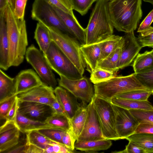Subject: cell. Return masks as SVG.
Here are the masks:
<instances>
[{
  "instance_id": "cell-19",
  "label": "cell",
  "mask_w": 153,
  "mask_h": 153,
  "mask_svg": "<svg viewBox=\"0 0 153 153\" xmlns=\"http://www.w3.org/2000/svg\"><path fill=\"white\" fill-rule=\"evenodd\" d=\"M53 6L58 15L66 26L74 34L81 45H85L86 33L85 29L81 26L74 15H72L66 13Z\"/></svg>"
},
{
  "instance_id": "cell-14",
  "label": "cell",
  "mask_w": 153,
  "mask_h": 153,
  "mask_svg": "<svg viewBox=\"0 0 153 153\" xmlns=\"http://www.w3.org/2000/svg\"><path fill=\"white\" fill-rule=\"evenodd\" d=\"M20 131L15 121L6 120L0 128V153H7L18 145Z\"/></svg>"
},
{
  "instance_id": "cell-32",
  "label": "cell",
  "mask_w": 153,
  "mask_h": 153,
  "mask_svg": "<svg viewBox=\"0 0 153 153\" xmlns=\"http://www.w3.org/2000/svg\"><path fill=\"white\" fill-rule=\"evenodd\" d=\"M45 122L55 128L65 130L70 135L71 134V120L66 115L55 112L48 117Z\"/></svg>"
},
{
  "instance_id": "cell-34",
  "label": "cell",
  "mask_w": 153,
  "mask_h": 153,
  "mask_svg": "<svg viewBox=\"0 0 153 153\" xmlns=\"http://www.w3.org/2000/svg\"><path fill=\"white\" fill-rule=\"evenodd\" d=\"M116 76V74L97 68L91 73L90 79L94 84L108 80Z\"/></svg>"
},
{
  "instance_id": "cell-37",
  "label": "cell",
  "mask_w": 153,
  "mask_h": 153,
  "mask_svg": "<svg viewBox=\"0 0 153 153\" xmlns=\"http://www.w3.org/2000/svg\"><path fill=\"white\" fill-rule=\"evenodd\" d=\"M135 75L140 83L153 94V69L135 74Z\"/></svg>"
},
{
  "instance_id": "cell-13",
  "label": "cell",
  "mask_w": 153,
  "mask_h": 153,
  "mask_svg": "<svg viewBox=\"0 0 153 153\" xmlns=\"http://www.w3.org/2000/svg\"><path fill=\"white\" fill-rule=\"evenodd\" d=\"M18 111L29 118L44 122L48 117L55 112L49 105L35 102L21 101H19Z\"/></svg>"
},
{
  "instance_id": "cell-30",
  "label": "cell",
  "mask_w": 153,
  "mask_h": 153,
  "mask_svg": "<svg viewBox=\"0 0 153 153\" xmlns=\"http://www.w3.org/2000/svg\"><path fill=\"white\" fill-rule=\"evenodd\" d=\"M126 139L137 145L145 153H153V134L134 133Z\"/></svg>"
},
{
  "instance_id": "cell-2",
  "label": "cell",
  "mask_w": 153,
  "mask_h": 153,
  "mask_svg": "<svg viewBox=\"0 0 153 153\" xmlns=\"http://www.w3.org/2000/svg\"><path fill=\"white\" fill-rule=\"evenodd\" d=\"M142 0H113L109 2L113 26L117 31L127 33L135 30L143 15Z\"/></svg>"
},
{
  "instance_id": "cell-15",
  "label": "cell",
  "mask_w": 153,
  "mask_h": 153,
  "mask_svg": "<svg viewBox=\"0 0 153 153\" xmlns=\"http://www.w3.org/2000/svg\"><path fill=\"white\" fill-rule=\"evenodd\" d=\"M121 48L120 69L129 66L134 61L142 48L134 34V30L126 33Z\"/></svg>"
},
{
  "instance_id": "cell-22",
  "label": "cell",
  "mask_w": 153,
  "mask_h": 153,
  "mask_svg": "<svg viewBox=\"0 0 153 153\" xmlns=\"http://www.w3.org/2000/svg\"><path fill=\"white\" fill-rule=\"evenodd\" d=\"M14 121L21 132L27 133L33 130L55 128L44 122L34 120L29 118L20 114L18 111Z\"/></svg>"
},
{
  "instance_id": "cell-44",
  "label": "cell",
  "mask_w": 153,
  "mask_h": 153,
  "mask_svg": "<svg viewBox=\"0 0 153 153\" xmlns=\"http://www.w3.org/2000/svg\"><path fill=\"white\" fill-rule=\"evenodd\" d=\"M112 153H145L137 145L133 142L129 141L128 144L126 146L125 149L121 151L112 152Z\"/></svg>"
},
{
  "instance_id": "cell-49",
  "label": "cell",
  "mask_w": 153,
  "mask_h": 153,
  "mask_svg": "<svg viewBox=\"0 0 153 153\" xmlns=\"http://www.w3.org/2000/svg\"><path fill=\"white\" fill-rule=\"evenodd\" d=\"M50 106L53 109L55 112L65 115L68 117L66 113L56 98V100L51 104Z\"/></svg>"
},
{
  "instance_id": "cell-25",
  "label": "cell",
  "mask_w": 153,
  "mask_h": 153,
  "mask_svg": "<svg viewBox=\"0 0 153 153\" xmlns=\"http://www.w3.org/2000/svg\"><path fill=\"white\" fill-rule=\"evenodd\" d=\"M15 79L0 70V102L15 95Z\"/></svg>"
},
{
  "instance_id": "cell-23",
  "label": "cell",
  "mask_w": 153,
  "mask_h": 153,
  "mask_svg": "<svg viewBox=\"0 0 153 153\" xmlns=\"http://www.w3.org/2000/svg\"><path fill=\"white\" fill-rule=\"evenodd\" d=\"M110 140H102L88 141H76L74 143L75 149L87 153H96L97 151L105 150L109 149L112 146Z\"/></svg>"
},
{
  "instance_id": "cell-24",
  "label": "cell",
  "mask_w": 153,
  "mask_h": 153,
  "mask_svg": "<svg viewBox=\"0 0 153 153\" xmlns=\"http://www.w3.org/2000/svg\"><path fill=\"white\" fill-rule=\"evenodd\" d=\"M87 114V106L84 103L71 120L70 136L75 142L81 133L85 125Z\"/></svg>"
},
{
  "instance_id": "cell-6",
  "label": "cell",
  "mask_w": 153,
  "mask_h": 153,
  "mask_svg": "<svg viewBox=\"0 0 153 153\" xmlns=\"http://www.w3.org/2000/svg\"><path fill=\"white\" fill-rule=\"evenodd\" d=\"M43 54L51 69L59 76L73 80L83 77L74 65L53 41Z\"/></svg>"
},
{
  "instance_id": "cell-42",
  "label": "cell",
  "mask_w": 153,
  "mask_h": 153,
  "mask_svg": "<svg viewBox=\"0 0 153 153\" xmlns=\"http://www.w3.org/2000/svg\"><path fill=\"white\" fill-rule=\"evenodd\" d=\"M16 96H13L0 102V118L1 120H6L7 115L13 103Z\"/></svg>"
},
{
  "instance_id": "cell-43",
  "label": "cell",
  "mask_w": 153,
  "mask_h": 153,
  "mask_svg": "<svg viewBox=\"0 0 153 153\" xmlns=\"http://www.w3.org/2000/svg\"><path fill=\"white\" fill-rule=\"evenodd\" d=\"M27 0H16L13 12L16 17L20 20H24L25 9Z\"/></svg>"
},
{
  "instance_id": "cell-55",
  "label": "cell",
  "mask_w": 153,
  "mask_h": 153,
  "mask_svg": "<svg viewBox=\"0 0 153 153\" xmlns=\"http://www.w3.org/2000/svg\"><path fill=\"white\" fill-rule=\"evenodd\" d=\"M107 0L108 1H113V0Z\"/></svg>"
},
{
  "instance_id": "cell-47",
  "label": "cell",
  "mask_w": 153,
  "mask_h": 153,
  "mask_svg": "<svg viewBox=\"0 0 153 153\" xmlns=\"http://www.w3.org/2000/svg\"><path fill=\"white\" fill-rule=\"evenodd\" d=\"M19 101L18 98L16 96L13 103L7 115L6 120L14 121L18 110Z\"/></svg>"
},
{
  "instance_id": "cell-28",
  "label": "cell",
  "mask_w": 153,
  "mask_h": 153,
  "mask_svg": "<svg viewBox=\"0 0 153 153\" xmlns=\"http://www.w3.org/2000/svg\"><path fill=\"white\" fill-rule=\"evenodd\" d=\"M121 48H117L105 59L98 63L97 68L116 74L120 69Z\"/></svg>"
},
{
  "instance_id": "cell-35",
  "label": "cell",
  "mask_w": 153,
  "mask_h": 153,
  "mask_svg": "<svg viewBox=\"0 0 153 153\" xmlns=\"http://www.w3.org/2000/svg\"><path fill=\"white\" fill-rule=\"evenodd\" d=\"M38 130L51 141L63 145L62 138L64 134L66 132L65 130L58 128H44Z\"/></svg>"
},
{
  "instance_id": "cell-29",
  "label": "cell",
  "mask_w": 153,
  "mask_h": 153,
  "mask_svg": "<svg viewBox=\"0 0 153 153\" xmlns=\"http://www.w3.org/2000/svg\"><path fill=\"white\" fill-rule=\"evenodd\" d=\"M123 41V36L113 34L100 42L101 53L98 63L105 59L117 48L122 47Z\"/></svg>"
},
{
  "instance_id": "cell-41",
  "label": "cell",
  "mask_w": 153,
  "mask_h": 153,
  "mask_svg": "<svg viewBox=\"0 0 153 153\" xmlns=\"http://www.w3.org/2000/svg\"><path fill=\"white\" fill-rule=\"evenodd\" d=\"M53 5L63 11L74 15L71 0H48Z\"/></svg>"
},
{
  "instance_id": "cell-17",
  "label": "cell",
  "mask_w": 153,
  "mask_h": 153,
  "mask_svg": "<svg viewBox=\"0 0 153 153\" xmlns=\"http://www.w3.org/2000/svg\"><path fill=\"white\" fill-rule=\"evenodd\" d=\"M15 79L16 96L39 86L44 83L37 73L31 69L21 71Z\"/></svg>"
},
{
  "instance_id": "cell-52",
  "label": "cell",
  "mask_w": 153,
  "mask_h": 153,
  "mask_svg": "<svg viewBox=\"0 0 153 153\" xmlns=\"http://www.w3.org/2000/svg\"><path fill=\"white\" fill-rule=\"evenodd\" d=\"M8 3L9 5L11 7L12 9V10L13 11L15 7V3L16 0H8Z\"/></svg>"
},
{
  "instance_id": "cell-18",
  "label": "cell",
  "mask_w": 153,
  "mask_h": 153,
  "mask_svg": "<svg viewBox=\"0 0 153 153\" xmlns=\"http://www.w3.org/2000/svg\"><path fill=\"white\" fill-rule=\"evenodd\" d=\"M54 91L56 99L71 120L82 105L78 102L77 98L59 86H57Z\"/></svg>"
},
{
  "instance_id": "cell-1",
  "label": "cell",
  "mask_w": 153,
  "mask_h": 153,
  "mask_svg": "<svg viewBox=\"0 0 153 153\" xmlns=\"http://www.w3.org/2000/svg\"><path fill=\"white\" fill-rule=\"evenodd\" d=\"M9 45L10 67L18 66L22 63L28 45L25 21L15 16L8 4L4 12Z\"/></svg>"
},
{
  "instance_id": "cell-54",
  "label": "cell",
  "mask_w": 153,
  "mask_h": 153,
  "mask_svg": "<svg viewBox=\"0 0 153 153\" xmlns=\"http://www.w3.org/2000/svg\"><path fill=\"white\" fill-rule=\"evenodd\" d=\"M151 53V54L153 56V49H152V50H151L150 51Z\"/></svg>"
},
{
  "instance_id": "cell-16",
  "label": "cell",
  "mask_w": 153,
  "mask_h": 153,
  "mask_svg": "<svg viewBox=\"0 0 153 153\" xmlns=\"http://www.w3.org/2000/svg\"><path fill=\"white\" fill-rule=\"evenodd\" d=\"M54 89L44 83L42 85L17 95L19 101L35 102L50 106L56 100Z\"/></svg>"
},
{
  "instance_id": "cell-26",
  "label": "cell",
  "mask_w": 153,
  "mask_h": 153,
  "mask_svg": "<svg viewBox=\"0 0 153 153\" xmlns=\"http://www.w3.org/2000/svg\"><path fill=\"white\" fill-rule=\"evenodd\" d=\"M113 105L128 109L148 110L153 108V106L148 100L139 101L126 99L115 97L111 100Z\"/></svg>"
},
{
  "instance_id": "cell-27",
  "label": "cell",
  "mask_w": 153,
  "mask_h": 153,
  "mask_svg": "<svg viewBox=\"0 0 153 153\" xmlns=\"http://www.w3.org/2000/svg\"><path fill=\"white\" fill-rule=\"evenodd\" d=\"M34 39L40 50L45 54L52 41L48 28L41 23L38 22L34 32Z\"/></svg>"
},
{
  "instance_id": "cell-4",
  "label": "cell",
  "mask_w": 153,
  "mask_h": 153,
  "mask_svg": "<svg viewBox=\"0 0 153 153\" xmlns=\"http://www.w3.org/2000/svg\"><path fill=\"white\" fill-rule=\"evenodd\" d=\"M95 95L111 102L120 94L137 90H148L139 81L134 73L126 76H115L94 85Z\"/></svg>"
},
{
  "instance_id": "cell-45",
  "label": "cell",
  "mask_w": 153,
  "mask_h": 153,
  "mask_svg": "<svg viewBox=\"0 0 153 153\" xmlns=\"http://www.w3.org/2000/svg\"><path fill=\"white\" fill-rule=\"evenodd\" d=\"M153 22V9L150 12L140 24L137 32L140 33L148 29L151 26Z\"/></svg>"
},
{
  "instance_id": "cell-53",
  "label": "cell",
  "mask_w": 153,
  "mask_h": 153,
  "mask_svg": "<svg viewBox=\"0 0 153 153\" xmlns=\"http://www.w3.org/2000/svg\"><path fill=\"white\" fill-rule=\"evenodd\" d=\"M144 1L151 4L153 5V0H143Z\"/></svg>"
},
{
  "instance_id": "cell-8",
  "label": "cell",
  "mask_w": 153,
  "mask_h": 153,
  "mask_svg": "<svg viewBox=\"0 0 153 153\" xmlns=\"http://www.w3.org/2000/svg\"><path fill=\"white\" fill-rule=\"evenodd\" d=\"M105 139L120 140L116 127L115 117L112 104L94 94L92 98Z\"/></svg>"
},
{
  "instance_id": "cell-7",
  "label": "cell",
  "mask_w": 153,
  "mask_h": 153,
  "mask_svg": "<svg viewBox=\"0 0 153 153\" xmlns=\"http://www.w3.org/2000/svg\"><path fill=\"white\" fill-rule=\"evenodd\" d=\"M31 16L33 19L41 23L45 26L55 27L76 39L48 0H34Z\"/></svg>"
},
{
  "instance_id": "cell-36",
  "label": "cell",
  "mask_w": 153,
  "mask_h": 153,
  "mask_svg": "<svg viewBox=\"0 0 153 153\" xmlns=\"http://www.w3.org/2000/svg\"><path fill=\"white\" fill-rule=\"evenodd\" d=\"M152 94L148 90H137L124 93L116 96L120 98L139 101H146Z\"/></svg>"
},
{
  "instance_id": "cell-39",
  "label": "cell",
  "mask_w": 153,
  "mask_h": 153,
  "mask_svg": "<svg viewBox=\"0 0 153 153\" xmlns=\"http://www.w3.org/2000/svg\"><path fill=\"white\" fill-rule=\"evenodd\" d=\"M97 0H71L73 10L79 13L81 15L85 14L92 4Z\"/></svg>"
},
{
  "instance_id": "cell-38",
  "label": "cell",
  "mask_w": 153,
  "mask_h": 153,
  "mask_svg": "<svg viewBox=\"0 0 153 153\" xmlns=\"http://www.w3.org/2000/svg\"><path fill=\"white\" fill-rule=\"evenodd\" d=\"M129 111L139 123L153 124V108L148 110L130 109Z\"/></svg>"
},
{
  "instance_id": "cell-11",
  "label": "cell",
  "mask_w": 153,
  "mask_h": 153,
  "mask_svg": "<svg viewBox=\"0 0 153 153\" xmlns=\"http://www.w3.org/2000/svg\"><path fill=\"white\" fill-rule=\"evenodd\" d=\"M87 114L82 131L76 141H88L105 139L93 99L87 105Z\"/></svg>"
},
{
  "instance_id": "cell-9",
  "label": "cell",
  "mask_w": 153,
  "mask_h": 153,
  "mask_svg": "<svg viewBox=\"0 0 153 153\" xmlns=\"http://www.w3.org/2000/svg\"><path fill=\"white\" fill-rule=\"evenodd\" d=\"M25 57L44 84L54 89L57 86V80L43 53L33 44L27 48Z\"/></svg>"
},
{
  "instance_id": "cell-40",
  "label": "cell",
  "mask_w": 153,
  "mask_h": 153,
  "mask_svg": "<svg viewBox=\"0 0 153 153\" xmlns=\"http://www.w3.org/2000/svg\"><path fill=\"white\" fill-rule=\"evenodd\" d=\"M137 39L142 48L153 47V27L139 33Z\"/></svg>"
},
{
  "instance_id": "cell-31",
  "label": "cell",
  "mask_w": 153,
  "mask_h": 153,
  "mask_svg": "<svg viewBox=\"0 0 153 153\" xmlns=\"http://www.w3.org/2000/svg\"><path fill=\"white\" fill-rule=\"evenodd\" d=\"M132 67L135 74L153 69V56L150 51L139 53L134 61Z\"/></svg>"
},
{
  "instance_id": "cell-21",
  "label": "cell",
  "mask_w": 153,
  "mask_h": 153,
  "mask_svg": "<svg viewBox=\"0 0 153 153\" xmlns=\"http://www.w3.org/2000/svg\"><path fill=\"white\" fill-rule=\"evenodd\" d=\"M80 50L86 67L91 73L97 67L101 53L100 42L81 45Z\"/></svg>"
},
{
  "instance_id": "cell-5",
  "label": "cell",
  "mask_w": 153,
  "mask_h": 153,
  "mask_svg": "<svg viewBox=\"0 0 153 153\" xmlns=\"http://www.w3.org/2000/svg\"><path fill=\"white\" fill-rule=\"evenodd\" d=\"M46 27L49 31L52 41L83 75L86 65L79 42L55 27Z\"/></svg>"
},
{
  "instance_id": "cell-33",
  "label": "cell",
  "mask_w": 153,
  "mask_h": 153,
  "mask_svg": "<svg viewBox=\"0 0 153 153\" xmlns=\"http://www.w3.org/2000/svg\"><path fill=\"white\" fill-rule=\"evenodd\" d=\"M56 143L40 133L38 130H33L26 133V145H32L43 149H45L50 144Z\"/></svg>"
},
{
  "instance_id": "cell-51",
  "label": "cell",
  "mask_w": 153,
  "mask_h": 153,
  "mask_svg": "<svg viewBox=\"0 0 153 153\" xmlns=\"http://www.w3.org/2000/svg\"><path fill=\"white\" fill-rule=\"evenodd\" d=\"M8 4V0H0V12L4 10Z\"/></svg>"
},
{
  "instance_id": "cell-48",
  "label": "cell",
  "mask_w": 153,
  "mask_h": 153,
  "mask_svg": "<svg viewBox=\"0 0 153 153\" xmlns=\"http://www.w3.org/2000/svg\"><path fill=\"white\" fill-rule=\"evenodd\" d=\"M62 143L63 145L68 149L74 150V143L70 134L66 132L63 135L62 138Z\"/></svg>"
},
{
  "instance_id": "cell-3",
  "label": "cell",
  "mask_w": 153,
  "mask_h": 153,
  "mask_svg": "<svg viewBox=\"0 0 153 153\" xmlns=\"http://www.w3.org/2000/svg\"><path fill=\"white\" fill-rule=\"evenodd\" d=\"M107 0H97L85 29L86 45L100 42L113 35L114 26Z\"/></svg>"
},
{
  "instance_id": "cell-50",
  "label": "cell",
  "mask_w": 153,
  "mask_h": 153,
  "mask_svg": "<svg viewBox=\"0 0 153 153\" xmlns=\"http://www.w3.org/2000/svg\"><path fill=\"white\" fill-rule=\"evenodd\" d=\"M45 153V149L32 145H27L25 153Z\"/></svg>"
},
{
  "instance_id": "cell-10",
  "label": "cell",
  "mask_w": 153,
  "mask_h": 153,
  "mask_svg": "<svg viewBox=\"0 0 153 153\" xmlns=\"http://www.w3.org/2000/svg\"><path fill=\"white\" fill-rule=\"evenodd\" d=\"M57 79L59 86L65 89L84 103H89L95 94L94 85L90 79L85 76L73 80L60 76Z\"/></svg>"
},
{
  "instance_id": "cell-46",
  "label": "cell",
  "mask_w": 153,
  "mask_h": 153,
  "mask_svg": "<svg viewBox=\"0 0 153 153\" xmlns=\"http://www.w3.org/2000/svg\"><path fill=\"white\" fill-rule=\"evenodd\" d=\"M153 134V124L147 123H139L134 133Z\"/></svg>"
},
{
  "instance_id": "cell-20",
  "label": "cell",
  "mask_w": 153,
  "mask_h": 153,
  "mask_svg": "<svg viewBox=\"0 0 153 153\" xmlns=\"http://www.w3.org/2000/svg\"><path fill=\"white\" fill-rule=\"evenodd\" d=\"M4 10L0 12V68L6 71L10 67L9 63V45Z\"/></svg>"
},
{
  "instance_id": "cell-12",
  "label": "cell",
  "mask_w": 153,
  "mask_h": 153,
  "mask_svg": "<svg viewBox=\"0 0 153 153\" xmlns=\"http://www.w3.org/2000/svg\"><path fill=\"white\" fill-rule=\"evenodd\" d=\"M112 105L117 135L120 139H126L134 133L139 123L129 110Z\"/></svg>"
}]
</instances>
